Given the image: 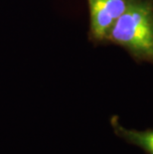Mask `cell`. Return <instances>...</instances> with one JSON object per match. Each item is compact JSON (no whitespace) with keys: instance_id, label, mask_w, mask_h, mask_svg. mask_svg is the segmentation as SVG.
Masks as SVG:
<instances>
[{"instance_id":"cell-1","label":"cell","mask_w":153,"mask_h":154,"mask_svg":"<svg viewBox=\"0 0 153 154\" xmlns=\"http://www.w3.org/2000/svg\"><path fill=\"white\" fill-rule=\"evenodd\" d=\"M106 42L123 48L136 63L153 65V0H130Z\"/></svg>"},{"instance_id":"cell-3","label":"cell","mask_w":153,"mask_h":154,"mask_svg":"<svg viewBox=\"0 0 153 154\" xmlns=\"http://www.w3.org/2000/svg\"><path fill=\"white\" fill-rule=\"evenodd\" d=\"M110 123L113 131L118 137L131 145L139 147L146 154H153V129L149 128L140 131L125 128L119 123L118 117L115 116L110 119Z\"/></svg>"},{"instance_id":"cell-2","label":"cell","mask_w":153,"mask_h":154,"mask_svg":"<svg viewBox=\"0 0 153 154\" xmlns=\"http://www.w3.org/2000/svg\"><path fill=\"white\" fill-rule=\"evenodd\" d=\"M130 0H87L90 10V37L96 43L106 40L110 28L126 10Z\"/></svg>"}]
</instances>
